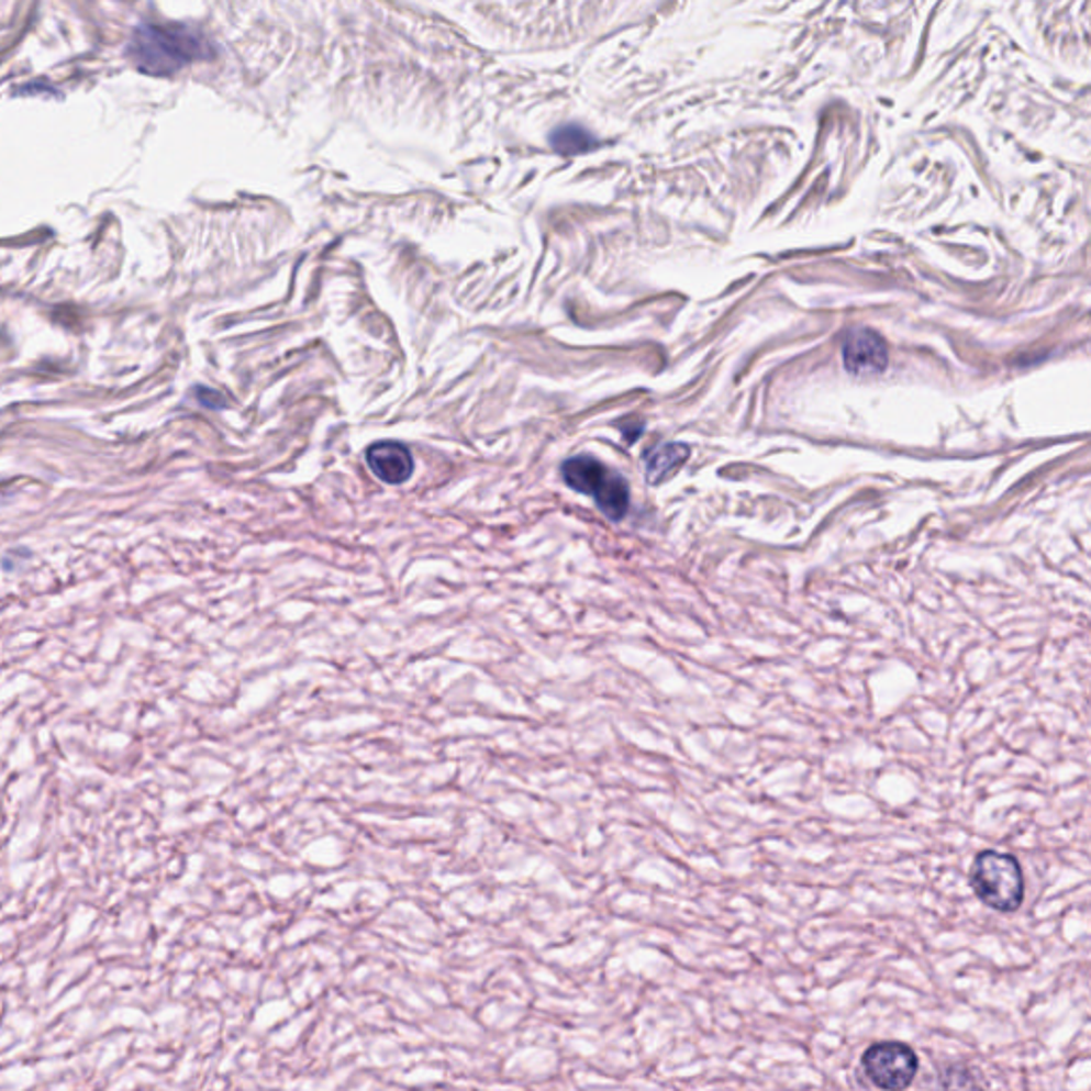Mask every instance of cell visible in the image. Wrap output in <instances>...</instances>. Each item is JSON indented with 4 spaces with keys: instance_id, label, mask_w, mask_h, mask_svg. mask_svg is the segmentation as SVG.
<instances>
[{
    "instance_id": "1",
    "label": "cell",
    "mask_w": 1091,
    "mask_h": 1091,
    "mask_svg": "<svg viewBox=\"0 0 1091 1091\" xmlns=\"http://www.w3.org/2000/svg\"><path fill=\"white\" fill-rule=\"evenodd\" d=\"M212 56V47L199 33L179 24L143 22L129 43V58L147 75L165 77Z\"/></svg>"
},
{
    "instance_id": "2",
    "label": "cell",
    "mask_w": 1091,
    "mask_h": 1091,
    "mask_svg": "<svg viewBox=\"0 0 1091 1091\" xmlns=\"http://www.w3.org/2000/svg\"><path fill=\"white\" fill-rule=\"evenodd\" d=\"M565 485L576 493L595 499L601 514L612 523H621L632 503L627 480L591 455L567 458L561 465Z\"/></svg>"
},
{
    "instance_id": "3",
    "label": "cell",
    "mask_w": 1091,
    "mask_h": 1091,
    "mask_svg": "<svg viewBox=\"0 0 1091 1091\" xmlns=\"http://www.w3.org/2000/svg\"><path fill=\"white\" fill-rule=\"evenodd\" d=\"M975 895L998 913H1015L1023 904L1025 882L1017 857L1000 850H983L970 868Z\"/></svg>"
},
{
    "instance_id": "4",
    "label": "cell",
    "mask_w": 1091,
    "mask_h": 1091,
    "mask_svg": "<svg viewBox=\"0 0 1091 1091\" xmlns=\"http://www.w3.org/2000/svg\"><path fill=\"white\" fill-rule=\"evenodd\" d=\"M868 1079L882 1091H904L915 1079L919 1057L904 1043H877L864 1054Z\"/></svg>"
},
{
    "instance_id": "5",
    "label": "cell",
    "mask_w": 1091,
    "mask_h": 1091,
    "mask_svg": "<svg viewBox=\"0 0 1091 1091\" xmlns=\"http://www.w3.org/2000/svg\"><path fill=\"white\" fill-rule=\"evenodd\" d=\"M845 367L855 376H877L889 365V350L879 333L870 329H855L848 333L843 346Z\"/></svg>"
},
{
    "instance_id": "6",
    "label": "cell",
    "mask_w": 1091,
    "mask_h": 1091,
    "mask_svg": "<svg viewBox=\"0 0 1091 1091\" xmlns=\"http://www.w3.org/2000/svg\"><path fill=\"white\" fill-rule=\"evenodd\" d=\"M369 469L387 485H403L414 474V457L399 442H378L367 448Z\"/></svg>"
},
{
    "instance_id": "7",
    "label": "cell",
    "mask_w": 1091,
    "mask_h": 1091,
    "mask_svg": "<svg viewBox=\"0 0 1091 1091\" xmlns=\"http://www.w3.org/2000/svg\"><path fill=\"white\" fill-rule=\"evenodd\" d=\"M691 450L684 444H661L644 455V467H646V480L657 487L664 480H668L671 474L678 471V467L684 465Z\"/></svg>"
},
{
    "instance_id": "8",
    "label": "cell",
    "mask_w": 1091,
    "mask_h": 1091,
    "mask_svg": "<svg viewBox=\"0 0 1091 1091\" xmlns=\"http://www.w3.org/2000/svg\"><path fill=\"white\" fill-rule=\"evenodd\" d=\"M550 145L559 154L571 156V154H587V152L595 149L599 142L595 140V135L589 133L587 129H582L578 124H565V126H559L557 131L550 133Z\"/></svg>"
},
{
    "instance_id": "9",
    "label": "cell",
    "mask_w": 1091,
    "mask_h": 1091,
    "mask_svg": "<svg viewBox=\"0 0 1091 1091\" xmlns=\"http://www.w3.org/2000/svg\"><path fill=\"white\" fill-rule=\"evenodd\" d=\"M943 1088L945 1091H983L970 1077V1072L959 1070V1068H953L943 1077Z\"/></svg>"
},
{
    "instance_id": "10",
    "label": "cell",
    "mask_w": 1091,
    "mask_h": 1091,
    "mask_svg": "<svg viewBox=\"0 0 1091 1091\" xmlns=\"http://www.w3.org/2000/svg\"><path fill=\"white\" fill-rule=\"evenodd\" d=\"M197 397H199V401H201L203 405H208V408H213V410H220V408H224V405H226V401H224V399L220 397V392H215V390H205V388H199V392H197Z\"/></svg>"
}]
</instances>
